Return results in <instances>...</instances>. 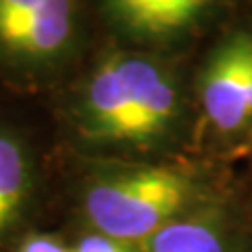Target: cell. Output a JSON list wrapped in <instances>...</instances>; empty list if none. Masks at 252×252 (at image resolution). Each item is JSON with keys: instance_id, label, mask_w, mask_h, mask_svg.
I'll return each instance as SVG.
<instances>
[{"instance_id": "cell-6", "label": "cell", "mask_w": 252, "mask_h": 252, "mask_svg": "<svg viewBox=\"0 0 252 252\" xmlns=\"http://www.w3.org/2000/svg\"><path fill=\"white\" fill-rule=\"evenodd\" d=\"M139 252H229L227 229L212 210H198L175 219L154 233Z\"/></svg>"}, {"instance_id": "cell-5", "label": "cell", "mask_w": 252, "mask_h": 252, "mask_svg": "<svg viewBox=\"0 0 252 252\" xmlns=\"http://www.w3.org/2000/svg\"><path fill=\"white\" fill-rule=\"evenodd\" d=\"M109 15L128 34L145 40H164L187 32L212 0H103Z\"/></svg>"}, {"instance_id": "cell-9", "label": "cell", "mask_w": 252, "mask_h": 252, "mask_svg": "<svg viewBox=\"0 0 252 252\" xmlns=\"http://www.w3.org/2000/svg\"><path fill=\"white\" fill-rule=\"evenodd\" d=\"M69 252H139V250H135L132 244L109 238V235L99 231H91L86 235H80L69 246Z\"/></svg>"}, {"instance_id": "cell-11", "label": "cell", "mask_w": 252, "mask_h": 252, "mask_svg": "<svg viewBox=\"0 0 252 252\" xmlns=\"http://www.w3.org/2000/svg\"><path fill=\"white\" fill-rule=\"evenodd\" d=\"M246 101H248V116L252 120V36L246 53Z\"/></svg>"}, {"instance_id": "cell-1", "label": "cell", "mask_w": 252, "mask_h": 252, "mask_svg": "<svg viewBox=\"0 0 252 252\" xmlns=\"http://www.w3.org/2000/svg\"><path fill=\"white\" fill-rule=\"evenodd\" d=\"M179 114V91L166 67L145 55L107 57L86 80L78 126L99 143L143 145L166 135Z\"/></svg>"}, {"instance_id": "cell-2", "label": "cell", "mask_w": 252, "mask_h": 252, "mask_svg": "<svg viewBox=\"0 0 252 252\" xmlns=\"http://www.w3.org/2000/svg\"><path fill=\"white\" fill-rule=\"evenodd\" d=\"M195 187L175 168H135L99 177L84 191V217L93 231L126 244H143L187 215Z\"/></svg>"}, {"instance_id": "cell-4", "label": "cell", "mask_w": 252, "mask_h": 252, "mask_svg": "<svg viewBox=\"0 0 252 252\" xmlns=\"http://www.w3.org/2000/svg\"><path fill=\"white\" fill-rule=\"evenodd\" d=\"M74 0H44L19 28L2 55L23 65H46L65 53L74 38Z\"/></svg>"}, {"instance_id": "cell-10", "label": "cell", "mask_w": 252, "mask_h": 252, "mask_svg": "<svg viewBox=\"0 0 252 252\" xmlns=\"http://www.w3.org/2000/svg\"><path fill=\"white\" fill-rule=\"evenodd\" d=\"M17 252H69V246L57 235L51 233H32L19 244Z\"/></svg>"}, {"instance_id": "cell-8", "label": "cell", "mask_w": 252, "mask_h": 252, "mask_svg": "<svg viewBox=\"0 0 252 252\" xmlns=\"http://www.w3.org/2000/svg\"><path fill=\"white\" fill-rule=\"evenodd\" d=\"M44 0H0V53Z\"/></svg>"}, {"instance_id": "cell-7", "label": "cell", "mask_w": 252, "mask_h": 252, "mask_svg": "<svg viewBox=\"0 0 252 252\" xmlns=\"http://www.w3.org/2000/svg\"><path fill=\"white\" fill-rule=\"evenodd\" d=\"M34 175L23 143L0 130V238L21 219L32 195Z\"/></svg>"}, {"instance_id": "cell-3", "label": "cell", "mask_w": 252, "mask_h": 252, "mask_svg": "<svg viewBox=\"0 0 252 252\" xmlns=\"http://www.w3.org/2000/svg\"><path fill=\"white\" fill-rule=\"evenodd\" d=\"M250 36L238 34L212 53L202 74V105L212 126L223 132L250 120L246 101V53Z\"/></svg>"}]
</instances>
